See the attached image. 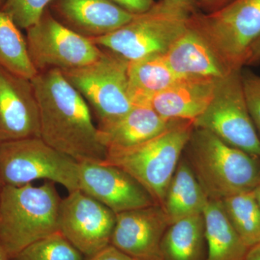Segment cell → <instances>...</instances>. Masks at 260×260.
I'll return each mask as SVG.
<instances>
[{
	"label": "cell",
	"instance_id": "3957f363",
	"mask_svg": "<svg viewBox=\"0 0 260 260\" xmlns=\"http://www.w3.org/2000/svg\"><path fill=\"white\" fill-rule=\"evenodd\" d=\"M188 148L190 167L208 199L222 200L254 191L260 184L259 158L194 127Z\"/></svg>",
	"mask_w": 260,
	"mask_h": 260
},
{
	"label": "cell",
	"instance_id": "ba28073f",
	"mask_svg": "<svg viewBox=\"0 0 260 260\" xmlns=\"http://www.w3.org/2000/svg\"><path fill=\"white\" fill-rule=\"evenodd\" d=\"M128 64L126 59L102 49L93 62L62 72L96 116L97 127L119 119L134 107L128 90Z\"/></svg>",
	"mask_w": 260,
	"mask_h": 260
},
{
	"label": "cell",
	"instance_id": "836d02e7",
	"mask_svg": "<svg viewBox=\"0 0 260 260\" xmlns=\"http://www.w3.org/2000/svg\"><path fill=\"white\" fill-rule=\"evenodd\" d=\"M254 193L260 209V184L256 186V189L254 190Z\"/></svg>",
	"mask_w": 260,
	"mask_h": 260
},
{
	"label": "cell",
	"instance_id": "e0dca14e",
	"mask_svg": "<svg viewBox=\"0 0 260 260\" xmlns=\"http://www.w3.org/2000/svg\"><path fill=\"white\" fill-rule=\"evenodd\" d=\"M220 80L179 78L169 88L155 95L150 107L167 120L194 122L213 100Z\"/></svg>",
	"mask_w": 260,
	"mask_h": 260
},
{
	"label": "cell",
	"instance_id": "74e56055",
	"mask_svg": "<svg viewBox=\"0 0 260 260\" xmlns=\"http://www.w3.org/2000/svg\"><path fill=\"white\" fill-rule=\"evenodd\" d=\"M2 188H3V186H2L1 184H0V196H1Z\"/></svg>",
	"mask_w": 260,
	"mask_h": 260
},
{
	"label": "cell",
	"instance_id": "484cf974",
	"mask_svg": "<svg viewBox=\"0 0 260 260\" xmlns=\"http://www.w3.org/2000/svg\"><path fill=\"white\" fill-rule=\"evenodd\" d=\"M52 0H5L2 10L20 28L27 29L39 21Z\"/></svg>",
	"mask_w": 260,
	"mask_h": 260
},
{
	"label": "cell",
	"instance_id": "4316f807",
	"mask_svg": "<svg viewBox=\"0 0 260 260\" xmlns=\"http://www.w3.org/2000/svg\"><path fill=\"white\" fill-rule=\"evenodd\" d=\"M242 81L248 110L256 131L260 133V77L246 72L242 73Z\"/></svg>",
	"mask_w": 260,
	"mask_h": 260
},
{
	"label": "cell",
	"instance_id": "277c9868",
	"mask_svg": "<svg viewBox=\"0 0 260 260\" xmlns=\"http://www.w3.org/2000/svg\"><path fill=\"white\" fill-rule=\"evenodd\" d=\"M194 127L193 121L174 120L160 135L142 144L109 152L104 162L128 173L161 206Z\"/></svg>",
	"mask_w": 260,
	"mask_h": 260
},
{
	"label": "cell",
	"instance_id": "e575fe53",
	"mask_svg": "<svg viewBox=\"0 0 260 260\" xmlns=\"http://www.w3.org/2000/svg\"><path fill=\"white\" fill-rule=\"evenodd\" d=\"M0 260H10V256L1 246H0Z\"/></svg>",
	"mask_w": 260,
	"mask_h": 260
},
{
	"label": "cell",
	"instance_id": "30bf717a",
	"mask_svg": "<svg viewBox=\"0 0 260 260\" xmlns=\"http://www.w3.org/2000/svg\"><path fill=\"white\" fill-rule=\"evenodd\" d=\"M26 32L29 56L38 73L81 68L96 60L102 53L88 38L58 21L48 8Z\"/></svg>",
	"mask_w": 260,
	"mask_h": 260
},
{
	"label": "cell",
	"instance_id": "d4e9b609",
	"mask_svg": "<svg viewBox=\"0 0 260 260\" xmlns=\"http://www.w3.org/2000/svg\"><path fill=\"white\" fill-rule=\"evenodd\" d=\"M85 257L57 232L24 248L10 260H85Z\"/></svg>",
	"mask_w": 260,
	"mask_h": 260
},
{
	"label": "cell",
	"instance_id": "83f0119b",
	"mask_svg": "<svg viewBox=\"0 0 260 260\" xmlns=\"http://www.w3.org/2000/svg\"><path fill=\"white\" fill-rule=\"evenodd\" d=\"M110 1L133 15L144 13L155 4L154 0H110Z\"/></svg>",
	"mask_w": 260,
	"mask_h": 260
},
{
	"label": "cell",
	"instance_id": "6da1fadb",
	"mask_svg": "<svg viewBox=\"0 0 260 260\" xmlns=\"http://www.w3.org/2000/svg\"><path fill=\"white\" fill-rule=\"evenodd\" d=\"M31 82L40 113V138L79 164L105 161L107 150L90 107L62 72H41Z\"/></svg>",
	"mask_w": 260,
	"mask_h": 260
},
{
	"label": "cell",
	"instance_id": "8d00e7d4",
	"mask_svg": "<svg viewBox=\"0 0 260 260\" xmlns=\"http://www.w3.org/2000/svg\"><path fill=\"white\" fill-rule=\"evenodd\" d=\"M5 3V0H0V9L3 8V5H4Z\"/></svg>",
	"mask_w": 260,
	"mask_h": 260
},
{
	"label": "cell",
	"instance_id": "4dcf8cb0",
	"mask_svg": "<svg viewBox=\"0 0 260 260\" xmlns=\"http://www.w3.org/2000/svg\"><path fill=\"white\" fill-rule=\"evenodd\" d=\"M230 1L231 0H196L198 8L199 10H204V13L215 11Z\"/></svg>",
	"mask_w": 260,
	"mask_h": 260
},
{
	"label": "cell",
	"instance_id": "8992f818",
	"mask_svg": "<svg viewBox=\"0 0 260 260\" xmlns=\"http://www.w3.org/2000/svg\"><path fill=\"white\" fill-rule=\"evenodd\" d=\"M189 17L160 1L114 31L90 40L126 61L138 60L165 54L187 28Z\"/></svg>",
	"mask_w": 260,
	"mask_h": 260
},
{
	"label": "cell",
	"instance_id": "d590c367",
	"mask_svg": "<svg viewBox=\"0 0 260 260\" xmlns=\"http://www.w3.org/2000/svg\"><path fill=\"white\" fill-rule=\"evenodd\" d=\"M133 260H162L161 257L133 258Z\"/></svg>",
	"mask_w": 260,
	"mask_h": 260
},
{
	"label": "cell",
	"instance_id": "1f68e13d",
	"mask_svg": "<svg viewBox=\"0 0 260 260\" xmlns=\"http://www.w3.org/2000/svg\"><path fill=\"white\" fill-rule=\"evenodd\" d=\"M260 61V37L253 44L249 55L246 59V64H254Z\"/></svg>",
	"mask_w": 260,
	"mask_h": 260
},
{
	"label": "cell",
	"instance_id": "7c38bea8",
	"mask_svg": "<svg viewBox=\"0 0 260 260\" xmlns=\"http://www.w3.org/2000/svg\"><path fill=\"white\" fill-rule=\"evenodd\" d=\"M79 189L116 214L155 204L134 178L120 168L104 162H80Z\"/></svg>",
	"mask_w": 260,
	"mask_h": 260
},
{
	"label": "cell",
	"instance_id": "cb8c5ba5",
	"mask_svg": "<svg viewBox=\"0 0 260 260\" xmlns=\"http://www.w3.org/2000/svg\"><path fill=\"white\" fill-rule=\"evenodd\" d=\"M229 221L249 248L260 243V209L254 191L232 195L221 200Z\"/></svg>",
	"mask_w": 260,
	"mask_h": 260
},
{
	"label": "cell",
	"instance_id": "7a4b0ae2",
	"mask_svg": "<svg viewBox=\"0 0 260 260\" xmlns=\"http://www.w3.org/2000/svg\"><path fill=\"white\" fill-rule=\"evenodd\" d=\"M61 200L55 183L3 186L0 196V246L10 258L39 239L59 232Z\"/></svg>",
	"mask_w": 260,
	"mask_h": 260
},
{
	"label": "cell",
	"instance_id": "2e32d148",
	"mask_svg": "<svg viewBox=\"0 0 260 260\" xmlns=\"http://www.w3.org/2000/svg\"><path fill=\"white\" fill-rule=\"evenodd\" d=\"M164 56L171 69L180 78L220 80L235 71L224 64L209 43L189 22L187 28Z\"/></svg>",
	"mask_w": 260,
	"mask_h": 260
},
{
	"label": "cell",
	"instance_id": "ffe728a7",
	"mask_svg": "<svg viewBox=\"0 0 260 260\" xmlns=\"http://www.w3.org/2000/svg\"><path fill=\"white\" fill-rule=\"evenodd\" d=\"M205 260H246L249 248L229 221L221 200H208L204 210Z\"/></svg>",
	"mask_w": 260,
	"mask_h": 260
},
{
	"label": "cell",
	"instance_id": "7402d4cb",
	"mask_svg": "<svg viewBox=\"0 0 260 260\" xmlns=\"http://www.w3.org/2000/svg\"><path fill=\"white\" fill-rule=\"evenodd\" d=\"M205 220L203 214L171 224L160 243L162 260H205Z\"/></svg>",
	"mask_w": 260,
	"mask_h": 260
},
{
	"label": "cell",
	"instance_id": "d6986e66",
	"mask_svg": "<svg viewBox=\"0 0 260 260\" xmlns=\"http://www.w3.org/2000/svg\"><path fill=\"white\" fill-rule=\"evenodd\" d=\"M128 90L134 107H150L155 95L179 79L164 54H154L129 61Z\"/></svg>",
	"mask_w": 260,
	"mask_h": 260
},
{
	"label": "cell",
	"instance_id": "603a6c76",
	"mask_svg": "<svg viewBox=\"0 0 260 260\" xmlns=\"http://www.w3.org/2000/svg\"><path fill=\"white\" fill-rule=\"evenodd\" d=\"M0 68L32 80L38 74L29 56L26 39L9 15L0 9Z\"/></svg>",
	"mask_w": 260,
	"mask_h": 260
},
{
	"label": "cell",
	"instance_id": "5bb4252c",
	"mask_svg": "<svg viewBox=\"0 0 260 260\" xmlns=\"http://www.w3.org/2000/svg\"><path fill=\"white\" fill-rule=\"evenodd\" d=\"M170 225L160 205L116 214L110 245L133 258L161 257L160 243Z\"/></svg>",
	"mask_w": 260,
	"mask_h": 260
},
{
	"label": "cell",
	"instance_id": "8fae6325",
	"mask_svg": "<svg viewBox=\"0 0 260 260\" xmlns=\"http://www.w3.org/2000/svg\"><path fill=\"white\" fill-rule=\"evenodd\" d=\"M116 213L78 189L61 200L59 232L85 258L110 245Z\"/></svg>",
	"mask_w": 260,
	"mask_h": 260
},
{
	"label": "cell",
	"instance_id": "9a60e30c",
	"mask_svg": "<svg viewBox=\"0 0 260 260\" xmlns=\"http://www.w3.org/2000/svg\"><path fill=\"white\" fill-rule=\"evenodd\" d=\"M49 6L58 21L89 39L114 31L135 15L110 0H52Z\"/></svg>",
	"mask_w": 260,
	"mask_h": 260
},
{
	"label": "cell",
	"instance_id": "52a82bcc",
	"mask_svg": "<svg viewBox=\"0 0 260 260\" xmlns=\"http://www.w3.org/2000/svg\"><path fill=\"white\" fill-rule=\"evenodd\" d=\"M79 162L61 153L41 138L0 143V184L21 186L46 179L69 192L79 189Z\"/></svg>",
	"mask_w": 260,
	"mask_h": 260
},
{
	"label": "cell",
	"instance_id": "4fadbf2b",
	"mask_svg": "<svg viewBox=\"0 0 260 260\" xmlns=\"http://www.w3.org/2000/svg\"><path fill=\"white\" fill-rule=\"evenodd\" d=\"M40 138V113L31 80L0 68V143Z\"/></svg>",
	"mask_w": 260,
	"mask_h": 260
},
{
	"label": "cell",
	"instance_id": "ac0fdd59",
	"mask_svg": "<svg viewBox=\"0 0 260 260\" xmlns=\"http://www.w3.org/2000/svg\"><path fill=\"white\" fill-rule=\"evenodd\" d=\"M174 120H167L150 107H134L129 112L98 127L107 153L133 148L160 135Z\"/></svg>",
	"mask_w": 260,
	"mask_h": 260
},
{
	"label": "cell",
	"instance_id": "5b68a950",
	"mask_svg": "<svg viewBox=\"0 0 260 260\" xmlns=\"http://www.w3.org/2000/svg\"><path fill=\"white\" fill-rule=\"evenodd\" d=\"M189 23L229 69L241 70L260 37V0H231L215 11L191 15Z\"/></svg>",
	"mask_w": 260,
	"mask_h": 260
},
{
	"label": "cell",
	"instance_id": "9c48e42d",
	"mask_svg": "<svg viewBox=\"0 0 260 260\" xmlns=\"http://www.w3.org/2000/svg\"><path fill=\"white\" fill-rule=\"evenodd\" d=\"M194 126L260 159V138L246 105L241 70L220 80L213 100Z\"/></svg>",
	"mask_w": 260,
	"mask_h": 260
},
{
	"label": "cell",
	"instance_id": "d6a6232c",
	"mask_svg": "<svg viewBox=\"0 0 260 260\" xmlns=\"http://www.w3.org/2000/svg\"><path fill=\"white\" fill-rule=\"evenodd\" d=\"M246 260H260V243L249 248Z\"/></svg>",
	"mask_w": 260,
	"mask_h": 260
},
{
	"label": "cell",
	"instance_id": "f546056e",
	"mask_svg": "<svg viewBox=\"0 0 260 260\" xmlns=\"http://www.w3.org/2000/svg\"><path fill=\"white\" fill-rule=\"evenodd\" d=\"M168 6L180 10L189 16L200 12L196 0H161Z\"/></svg>",
	"mask_w": 260,
	"mask_h": 260
},
{
	"label": "cell",
	"instance_id": "f1b7e54d",
	"mask_svg": "<svg viewBox=\"0 0 260 260\" xmlns=\"http://www.w3.org/2000/svg\"><path fill=\"white\" fill-rule=\"evenodd\" d=\"M85 260H133L130 256L121 252L112 245L99 251L96 254L85 258Z\"/></svg>",
	"mask_w": 260,
	"mask_h": 260
},
{
	"label": "cell",
	"instance_id": "44dd1931",
	"mask_svg": "<svg viewBox=\"0 0 260 260\" xmlns=\"http://www.w3.org/2000/svg\"><path fill=\"white\" fill-rule=\"evenodd\" d=\"M208 200L189 164L180 160L161 205L170 225L180 219L203 214Z\"/></svg>",
	"mask_w": 260,
	"mask_h": 260
}]
</instances>
